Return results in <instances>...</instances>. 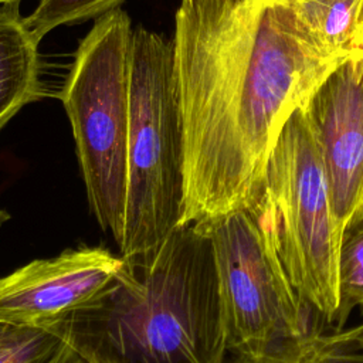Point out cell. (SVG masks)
<instances>
[{
    "mask_svg": "<svg viewBox=\"0 0 363 363\" xmlns=\"http://www.w3.org/2000/svg\"><path fill=\"white\" fill-rule=\"evenodd\" d=\"M172 40L184 140L180 224H203L258 200L285 123L350 52L325 47L282 0H182Z\"/></svg>",
    "mask_w": 363,
    "mask_h": 363,
    "instance_id": "1",
    "label": "cell"
},
{
    "mask_svg": "<svg viewBox=\"0 0 363 363\" xmlns=\"http://www.w3.org/2000/svg\"><path fill=\"white\" fill-rule=\"evenodd\" d=\"M50 328L85 363H225L208 237L180 224L153 255L125 258L98 298Z\"/></svg>",
    "mask_w": 363,
    "mask_h": 363,
    "instance_id": "2",
    "label": "cell"
},
{
    "mask_svg": "<svg viewBox=\"0 0 363 363\" xmlns=\"http://www.w3.org/2000/svg\"><path fill=\"white\" fill-rule=\"evenodd\" d=\"M184 140L173 40L133 28L129 84L128 197L121 255H153L180 225Z\"/></svg>",
    "mask_w": 363,
    "mask_h": 363,
    "instance_id": "3",
    "label": "cell"
},
{
    "mask_svg": "<svg viewBox=\"0 0 363 363\" xmlns=\"http://www.w3.org/2000/svg\"><path fill=\"white\" fill-rule=\"evenodd\" d=\"M133 28L121 7L81 40L58 92L68 115L92 213L121 245L125 234Z\"/></svg>",
    "mask_w": 363,
    "mask_h": 363,
    "instance_id": "4",
    "label": "cell"
},
{
    "mask_svg": "<svg viewBox=\"0 0 363 363\" xmlns=\"http://www.w3.org/2000/svg\"><path fill=\"white\" fill-rule=\"evenodd\" d=\"M254 204L298 294L328 322L335 320L346 234L333 210L320 146L305 106L285 123Z\"/></svg>",
    "mask_w": 363,
    "mask_h": 363,
    "instance_id": "5",
    "label": "cell"
},
{
    "mask_svg": "<svg viewBox=\"0 0 363 363\" xmlns=\"http://www.w3.org/2000/svg\"><path fill=\"white\" fill-rule=\"evenodd\" d=\"M196 225L213 248L227 352L257 357L311 332L308 303L286 275L255 204Z\"/></svg>",
    "mask_w": 363,
    "mask_h": 363,
    "instance_id": "6",
    "label": "cell"
},
{
    "mask_svg": "<svg viewBox=\"0 0 363 363\" xmlns=\"http://www.w3.org/2000/svg\"><path fill=\"white\" fill-rule=\"evenodd\" d=\"M305 109L336 218L347 235L363 221V50L352 51L326 77Z\"/></svg>",
    "mask_w": 363,
    "mask_h": 363,
    "instance_id": "7",
    "label": "cell"
},
{
    "mask_svg": "<svg viewBox=\"0 0 363 363\" xmlns=\"http://www.w3.org/2000/svg\"><path fill=\"white\" fill-rule=\"evenodd\" d=\"M125 258L104 247L71 248L0 277V320L50 328L98 298Z\"/></svg>",
    "mask_w": 363,
    "mask_h": 363,
    "instance_id": "8",
    "label": "cell"
},
{
    "mask_svg": "<svg viewBox=\"0 0 363 363\" xmlns=\"http://www.w3.org/2000/svg\"><path fill=\"white\" fill-rule=\"evenodd\" d=\"M38 45L20 3L0 6V130L45 94Z\"/></svg>",
    "mask_w": 363,
    "mask_h": 363,
    "instance_id": "9",
    "label": "cell"
},
{
    "mask_svg": "<svg viewBox=\"0 0 363 363\" xmlns=\"http://www.w3.org/2000/svg\"><path fill=\"white\" fill-rule=\"evenodd\" d=\"M303 26L329 50L353 51V38L362 0H282Z\"/></svg>",
    "mask_w": 363,
    "mask_h": 363,
    "instance_id": "10",
    "label": "cell"
},
{
    "mask_svg": "<svg viewBox=\"0 0 363 363\" xmlns=\"http://www.w3.org/2000/svg\"><path fill=\"white\" fill-rule=\"evenodd\" d=\"M69 349L51 328L0 320V363H60Z\"/></svg>",
    "mask_w": 363,
    "mask_h": 363,
    "instance_id": "11",
    "label": "cell"
},
{
    "mask_svg": "<svg viewBox=\"0 0 363 363\" xmlns=\"http://www.w3.org/2000/svg\"><path fill=\"white\" fill-rule=\"evenodd\" d=\"M346 345L335 335L311 330L302 337L285 342L257 357H234L231 363H352L343 353Z\"/></svg>",
    "mask_w": 363,
    "mask_h": 363,
    "instance_id": "12",
    "label": "cell"
},
{
    "mask_svg": "<svg viewBox=\"0 0 363 363\" xmlns=\"http://www.w3.org/2000/svg\"><path fill=\"white\" fill-rule=\"evenodd\" d=\"M123 0H40L34 11L26 17L28 28L37 40L60 26L77 24L115 10Z\"/></svg>",
    "mask_w": 363,
    "mask_h": 363,
    "instance_id": "13",
    "label": "cell"
},
{
    "mask_svg": "<svg viewBox=\"0 0 363 363\" xmlns=\"http://www.w3.org/2000/svg\"><path fill=\"white\" fill-rule=\"evenodd\" d=\"M345 237L339 261V309L336 319L345 322L352 309L363 311V221Z\"/></svg>",
    "mask_w": 363,
    "mask_h": 363,
    "instance_id": "14",
    "label": "cell"
},
{
    "mask_svg": "<svg viewBox=\"0 0 363 363\" xmlns=\"http://www.w3.org/2000/svg\"><path fill=\"white\" fill-rule=\"evenodd\" d=\"M335 336H336V339H339L343 343L353 345L356 349H359L362 352V356H363V325H360L354 329H350L347 332H337V333H335Z\"/></svg>",
    "mask_w": 363,
    "mask_h": 363,
    "instance_id": "15",
    "label": "cell"
},
{
    "mask_svg": "<svg viewBox=\"0 0 363 363\" xmlns=\"http://www.w3.org/2000/svg\"><path fill=\"white\" fill-rule=\"evenodd\" d=\"M353 51L354 50H363V0L357 17V24H356V31H354V38H353Z\"/></svg>",
    "mask_w": 363,
    "mask_h": 363,
    "instance_id": "16",
    "label": "cell"
},
{
    "mask_svg": "<svg viewBox=\"0 0 363 363\" xmlns=\"http://www.w3.org/2000/svg\"><path fill=\"white\" fill-rule=\"evenodd\" d=\"M60 363H85V360L79 354H77L72 349H69Z\"/></svg>",
    "mask_w": 363,
    "mask_h": 363,
    "instance_id": "17",
    "label": "cell"
},
{
    "mask_svg": "<svg viewBox=\"0 0 363 363\" xmlns=\"http://www.w3.org/2000/svg\"><path fill=\"white\" fill-rule=\"evenodd\" d=\"M9 218H10V214L7 211H4V210H0V225L4 224Z\"/></svg>",
    "mask_w": 363,
    "mask_h": 363,
    "instance_id": "18",
    "label": "cell"
},
{
    "mask_svg": "<svg viewBox=\"0 0 363 363\" xmlns=\"http://www.w3.org/2000/svg\"><path fill=\"white\" fill-rule=\"evenodd\" d=\"M21 0H0V6L3 4H13V3H20Z\"/></svg>",
    "mask_w": 363,
    "mask_h": 363,
    "instance_id": "19",
    "label": "cell"
}]
</instances>
